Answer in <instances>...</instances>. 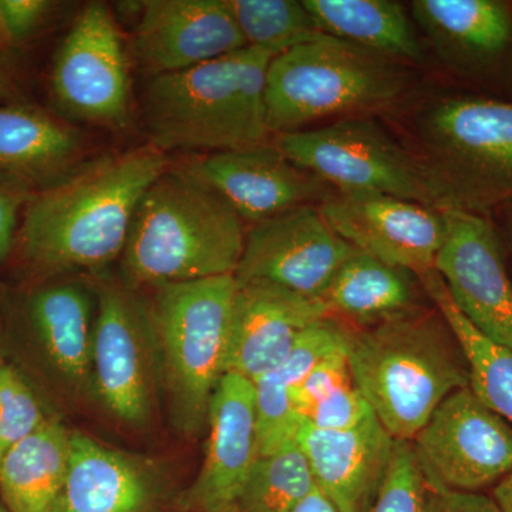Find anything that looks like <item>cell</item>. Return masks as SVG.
Wrapping results in <instances>:
<instances>
[{"label": "cell", "mask_w": 512, "mask_h": 512, "mask_svg": "<svg viewBox=\"0 0 512 512\" xmlns=\"http://www.w3.org/2000/svg\"><path fill=\"white\" fill-rule=\"evenodd\" d=\"M52 417L26 377L0 357V458Z\"/></svg>", "instance_id": "cell-30"}, {"label": "cell", "mask_w": 512, "mask_h": 512, "mask_svg": "<svg viewBox=\"0 0 512 512\" xmlns=\"http://www.w3.org/2000/svg\"><path fill=\"white\" fill-rule=\"evenodd\" d=\"M274 57L247 46L183 72L151 77L143 94L151 146L164 154H211L269 143L265 86Z\"/></svg>", "instance_id": "cell-4"}, {"label": "cell", "mask_w": 512, "mask_h": 512, "mask_svg": "<svg viewBox=\"0 0 512 512\" xmlns=\"http://www.w3.org/2000/svg\"><path fill=\"white\" fill-rule=\"evenodd\" d=\"M73 128L40 111L0 107V174L19 180H62L79 161Z\"/></svg>", "instance_id": "cell-25"}, {"label": "cell", "mask_w": 512, "mask_h": 512, "mask_svg": "<svg viewBox=\"0 0 512 512\" xmlns=\"http://www.w3.org/2000/svg\"><path fill=\"white\" fill-rule=\"evenodd\" d=\"M133 39L153 76L192 69L247 47L227 0H147Z\"/></svg>", "instance_id": "cell-18"}, {"label": "cell", "mask_w": 512, "mask_h": 512, "mask_svg": "<svg viewBox=\"0 0 512 512\" xmlns=\"http://www.w3.org/2000/svg\"><path fill=\"white\" fill-rule=\"evenodd\" d=\"M296 441L319 491L340 512H369L386 480L396 441L375 414L356 429L323 431L302 421Z\"/></svg>", "instance_id": "cell-21"}, {"label": "cell", "mask_w": 512, "mask_h": 512, "mask_svg": "<svg viewBox=\"0 0 512 512\" xmlns=\"http://www.w3.org/2000/svg\"><path fill=\"white\" fill-rule=\"evenodd\" d=\"M315 488L308 458L295 439L256 458L238 512H289Z\"/></svg>", "instance_id": "cell-28"}, {"label": "cell", "mask_w": 512, "mask_h": 512, "mask_svg": "<svg viewBox=\"0 0 512 512\" xmlns=\"http://www.w3.org/2000/svg\"><path fill=\"white\" fill-rule=\"evenodd\" d=\"M234 275L153 288L161 387L175 429L187 437L207 430L212 397L225 375Z\"/></svg>", "instance_id": "cell-7"}, {"label": "cell", "mask_w": 512, "mask_h": 512, "mask_svg": "<svg viewBox=\"0 0 512 512\" xmlns=\"http://www.w3.org/2000/svg\"><path fill=\"white\" fill-rule=\"evenodd\" d=\"M3 80H5V73H3L2 60H0V86L3 87Z\"/></svg>", "instance_id": "cell-41"}, {"label": "cell", "mask_w": 512, "mask_h": 512, "mask_svg": "<svg viewBox=\"0 0 512 512\" xmlns=\"http://www.w3.org/2000/svg\"><path fill=\"white\" fill-rule=\"evenodd\" d=\"M348 244L419 276L433 271L443 244V211L386 194H338L319 205Z\"/></svg>", "instance_id": "cell-15"}, {"label": "cell", "mask_w": 512, "mask_h": 512, "mask_svg": "<svg viewBox=\"0 0 512 512\" xmlns=\"http://www.w3.org/2000/svg\"><path fill=\"white\" fill-rule=\"evenodd\" d=\"M350 328L343 320L325 316L299 333L278 372L295 389L323 360L348 348Z\"/></svg>", "instance_id": "cell-32"}, {"label": "cell", "mask_w": 512, "mask_h": 512, "mask_svg": "<svg viewBox=\"0 0 512 512\" xmlns=\"http://www.w3.org/2000/svg\"><path fill=\"white\" fill-rule=\"evenodd\" d=\"M420 291L412 272L355 249L320 302L329 316L363 328L419 308Z\"/></svg>", "instance_id": "cell-23"}, {"label": "cell", "mask_w": 512, "mask_h": 512, "mask_svg": "<svg viewBox=\"0 0 512 512\" xmlns=\"http://www.w3.org/2000/svg\"><path fill=\"white\" fill-rule=\"evenodd\" d=\"M2 94H3V92H2V86H0V97H2Z\"/></svg>", "instance_id": "cell-43"}, {"label": "cell", "mask_w": 512, "mask_h": 512, "mask_svg": "<svg viewBox=\"0 0 512 512\" xmlns=\"http://www.w3.org/2000/svg\"><path fill=\"white\" fill-rule=\"evenodd\" d=\"M419 281L463 349L470 370V389L485 406L512 424L511 350L485 338L464 318L436 269L419 276Z\"/></svg>", "instance_id": "cell-27"}, {"label": "cell", "mask_w": 512, "mask_h": 512, "mask_svg": "<svg viewBox=\"0 0 512 512\" xmlns=\"http://www.w3.org/2000/svg\"><path fill=\"white\" fill-rule=\"evenodd\" d=\"M57 104L70 116L110 128L130 123V77L119 26L106 3L77 16L52 72Z\"/></svg>", "instance_id": "cell-12"}, {"label": "cell", "mask_w": 512, "mask_h": 512, "mask_svg": "<svg viewBox=\"0 0 512 512\" xmlns=\"http://www.w3.org/2000/svg\"><path fill=\"white\" fill-rule=\"evenodd\" d=\"M410 13L463 92L512 100L511 0H414Z\"/></svg>", "instance_id": "cell-11"}, {"label": "cell", "mask_w": 512, "mask_h": 512, "mask_svg": "<svg viewBox=\"0 0 512 512\" xmlns=\"http://www.w3.org/2000/svg\"><path fill=\"white\" fill-rule=\"evenodd\" d=\"M372 416V409L353 383L316 404L303 421L318 430L348 431Z\"/></svg>", "instance_id": "cell-35"}, {"label": "cell", "mask_w": 512, "mask_h": 512, "mask_svg": "<svg viewBox=\"0 0 512 512\" xmlns=\"http://www.w3.org/2000/svg\"><path fill=\"white\" fill-rule=\"evenodd\" d=\"M441 211L446 232L434 269L464 318L512 352V279L497 225L487 215Z\"/></svg>", "instance_id": "cell-13"}, {"label": "cell", "mask_w": 512, "mask_h": 512, "mask_svg": "<svg viewBox=\"0 0 512 512\" xmlns=\"http://www.w3.org/2000/svg\"><path fill=\"white\" fill-rule=\"evenodd\" d=\"M493 498L501 511L512 512V473L495 485Z\"/></svg>", "instance_id": "cell-40"}, {"label": "cell", "mask_w": 512, "mask_h": 512, "mask_svg": "<svg viewBox=\"0 0 512 512\" xmlns=\"http://www.w3.org/2000/svg\"><path fill=\"white\" fill-rule=\"evenodd\" d=\"M70 436L52 417L0 458V500L9 512H62Z\"/></svg>", "instance_id": "cell-24"}, {"label": "cell", "mask_w": 512, "mask_h": 512, "mask_svg": "<svg viewBox=\"0 0 512 512\" xmlns=\"http://www.w3.org/2000/svg\"><path fill=\"white\" fill-rule=\"evenodd\" d=\"M323 35L338 37L404 63H421L412 18L394 0H302Z\"/></svg>", "instance_id": "cell-26"}, {"label": "cell", "mask_w": 512, "mask_h": 512, "mask_svg": "<svg viewBox=\"0 0 512 512\" xmlns=\"http://www.w3.org/2000/svg\"><path fill=\"white\" fill-rule=\"evenodd\" d=\"M355 249L319 205H302L252 225L234 276L239 284L269 282L320 301Z\"/></svg>", "instance_id": "cell-14"}, {"label": "cell", "mask_w": 512, "mask_h": 512, "mask_svg": "<svg viewBox=\"0 0 512 512\" xmlns=\"http://www.w3.org/2000/svg\"><path fill=\"white\" fill-rule=\"evenodd\" d=\"M493 221L500 231L501 239H503L504 248L508 249L512 256V205L504 208V210L495 212Z\"/></svg>", "instance_id": "cell-39"}, {"label": "cell", "mask_w": 512, "mask_h": 512, "mask_svg": "<svg viewBox=\"0 0 512 512\" xmlns=\"http://www.w3.org/2000/svg\"><path fill=\"white\" fill-rule=\"evenodd\" d=\"M207 447L197 477L180 498L187 512H238L258 454L254 383L225 373L210 406Z\"/></svg>", "instance_id": "cell-17"}, {"label": "cell", "mask_w": 512, "mask_h": 512, "mask_svg": "<svg viewBox=\"0 0 512 512\" xmlns=\"http://www.w3.org/2000/svg\"><path fill=\"white\" fill-rule=\"evenodd\" d=\"M93 396L128 429H150L163 399L150 303L123 279L97 274Z\"/></svg>", "instance_id": "cell-8"}, {"label": "cell", "mask_w": 512, "mask_h": 512, "mask_svg": "<svg viewBox=\"0 0 512 512\" xmlns=\"http://www.w3.org/2000/svg\"><path fill=\"white\" fill-rule=\"evenodd\" d=\"M96 293L83 282H57L30 292L23 323L40 362L74 397L93 396Z\"/></svg>", "instance_id": "cell-20"}, {"label": "cell", "mask_w": 512, "mask_h": 512, "mask_svg": "<svg viewBox=\"0 0 512 512\" xmlns=\"http://www.w3.org/2000/svg\"><path fill=\"white\" fill-rule=\"evenodd\" d=\"M247 46L275 56L322 35L311 13L296 0H227Z\"/></svg>", "instance_id": "cell-29"}, {"label": "cell", "mask_w": 512, "mask_h": 512, "mask_svg": "<svg viewBox=\"0 0 512 512\" xmlns=\"http://www.w3.org/2000/svg\"><path fill=\"white\" fill-rule=\"evenodd\" d=\"M271 143L338 194L393 195L436 208L417 157L370 116L278 134Z\"/></svg>", "instance_id": "cell-9"}, {"label": "cell", "mask_w": 512, "mask_h": 512, "mask_svg": "<svg viewBox=\"0 0 512 512\" xmlns=\"http://www.w3.org/2000/svg\"><path fill=\"white\" fill-rule=\"evenodd\" d=\"M165 491L156 461L72 431L62 512H156Z\"/></svg>", "instance_id": "cell-22"}, {"label": "cell", "mask_w": 512, "mask_h": 512, "mask_svg": "<svg viewBox=\"0 0 512 512\" xmlns=\"http://www.w3.org/2000/svg\"><path fill=\"white\" fill-rule=\"evenodd\" d=\"M417 157L437 210L493 217L512 205V100L444 94L417 120Z\"/></svg>", "instance_id": "cell-5"}, {"label": "cell", "mask_w": 512, "mask_h": 512, "mask_svg": "<svg viewBox=\"0 0 512 512\" xmlns=\"http://www.w3.org/2000/svg\"><path fill=\"white\" fill-rule=\"evenodd\" d=\"M350 384H353L352 370L348 353L343 350L323 360L299 386L291 390L292 402L303 421L316 404Z\"/></svg>", "instance_id": "cell-34"}, {"label": "cell", "mask_w": 512, "mask_h": 512, "mask_svg": "<svg viewBox=\"0 0 512 512\" xmlns=\"http://www.w3.org/2000/svg\"><path fill=\"white\" fill-rule=\"evenodd\" d=\"M237 284L225 373L255 382L281 367L303 329L329 315L319 299L282 286L269 282Z\"/></svg>", "instance_id": "cell-19"}, {"label": "cell", "mask_w": 512, "mask_h": 512, "mask_svg": "<svg viewBox=\"0 0 512 512\" xmlns=\"http://www.w3.org/2000/svg\"><path fill=\"white\" fill-rule=\"evenodd\" d=\"M410 444L430 490L480 493L512 473V424L470 386L451 393Z\"/></svg>", "instance_id": "cell-10"}, {"label": "cell", "mask_w": 512, "mask_h": 512, "mask_svg": "<svg viewBox=\"0 0 512 512\" xmlns=\"http://www.w3.org/2000/svg\"><path fill=\"white\" fill-rule=\"evenodd\" d=\"M346 353L353 383L394 440L410 443L451 393L470 386L466 356L436 306L352 326Z\"/></svg>", "instance_id": "cell-2"}, {"label": "cell", "mask_w": 512, "mask_h": 512, "mask_svg": "<svg viewBox=\"0 0 512 512\" xmlns=\"http://www.w3.org/2000/svg\"><path fill=\"white\" fill-rule=\"evenodd\" d=\"M244 221L197 178L165 170L138 202L121 255L131 288L235 275L245 244Z\"/></svg>", "instance_id": "cell-3"}, {"label": "cell", "mask_w": 512, "mask_h": 512, "mask_svg": "<svg viewBox=\"0 0 512 512\" xmlns=\"http://www.w3.org/2000/svg\"><path fill=\"white\" fill-rule=\"evenodd\" d=\"M424 512H503L493 497L483 493L427 490Z\"/></svg>", "instance_id": "cell-36"}, {"label": "cell", "mask_w": 512, "mask_h": 512, "mask_svg": "<svg viewBox=\"0 0 512 512\" xmlns=\"http://www.w3.org/2000/svg\"><path fill=\"white\" fill-rule=\"evenodd\" d=\"M163 151L151 146L79 165L30 200L20 242L43 274H100L121 258L138 202L167 170Z\"/></svg>", "instance_id": "cell-1"}, {"label": "cell", "mask_w": 512, "mask_h": 512, "mask_svg": "<svg viewBox=\"0 0 512 512\" xmlns=\"http://www.w3.org/2000/svg\"><path fill=\"white\" fill-rule=\"evenodd\" d=\"M255 424L258 454L268 456L296 439L302 419L292 402L291 389L278 370L256 379Z\"/></svg>", "instance_id": "cell-31"}, {"label": "cell", "mask_w": 512, "mask_h": 512, "mask_svg": "<svg viewBox=\"0 0 512 512\" xmlns=\"http://www.w3.org/2000/svg\"><path fill=\"white\" fill-rule=\"evenodd\" d=\"M289 512H340L335 507L322 491L318 490V487L312 491L311 494L306 495L305 498L295 505Z\"/></svg>", "instance_id": "cell-38"}, {"label": "cell", "mask_w": 512, "mask_h": 512, "mask_svg": "<svg viewBox=\"0 0 512 512\" xmlns=\"http://www.w3.org/2000/svg\"><path fill=\"white\" fill-rule=\"evenodd\" d=\"M427 490L412 444L397 440L389 473L369 512H424Z\"/></svg>", "instance_id": "cell-33"}, {"label": "cell", "mask_w": 512, "mask_h": 512, "mask_svg": "<svg viewBox=\"0 0 512 512\" xmlns=\"http://www.w3.org/2000/svg\"><path fill=\"white\" fill-rule=\"evenodd\" d=\"M0 512H9L8 508L5 507V504L2 503V500H0Z\"/></svg>", "instance_id": "cell-42"}, {"label": "cell", "mask_w": 512, "mask_h": 512, "mask_svg": "<svg viewBox=\"0 0 512 512\" xmlns=\"http://www.w3.org/2000/svg\"><path fill=\"white\" fill-rule=\"evenodd\" d=\"M183 170L217 192L242 221L252 225L302 205H322L336 194L293 164L271 141L197 157Z\"/></svg>", "instance_id": "cell-16"}, {"label": "cell", "mask_w": 512, "mask_h": 512, "mask_svg": "<svg viewBox=\"0 0 512 512\" xmlns=\"http://www.w3.org/2000/svg\"><path fill=\"white\" fill-rule=\"evenodd\" d=\"M20 204V192L0 183V262L8 258L15 242Z\"/></svg>", "instance_id": "cell-37"}, {"label": "cell", "mask_w": 512, "mask_h": 512, "mask_svg": "<svg viewBox=\"0 0 512 512\" xmlns=\"http://www.w3.org/2000/svg\"><path fill=\"white\" fill-rule=\"evenodd\" d=\"M409 90L410 72L399 60L322 33L269 63L266 123L274 137L316 121L370 116Z\"/></svg>", "instance_id": "cell-6"}]
</instances>
